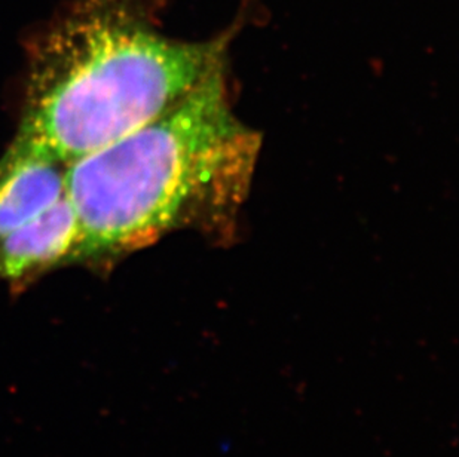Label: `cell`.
<instances>
[{"label":"cell","mask_w":459,"mask_h":457,"mask_svg":"<svg viewBox=\"0 0 459 457\" xmlns=\"http://www.w3.org/2000/svg\"><path fill=\"white\" fill-rule=\"evenodd\" d=\"M260 138L235 116L223 67L173 108L67 165L78 262H103L180 228L223 232L246 203Z\"/></svg>","instance_id":"1"},{"label":"cell","mask_w":459,"mask_h":457,"mask_svg":"<svg viewBox=\"0 0 459 457\" xmlns=\"http://www.w3.org/2000/svg\"><path fill=\"white\" fill-rule=\"evenodd\" d=\"M225 51L156 33L131 0H74L33 44L13 142L72 164L173 108Z\"/></svg>","instance_id":"2"},{"label":"cell","mask_w":459,"mask_h":457,"mask_svg":"<svg viewBox=\"0 0 459 457\" xmlns=\"http://www.w3.org/2000/svg\"><path fill=\"white\" fill-rule=\"evenodd\" d=\"M81 228L65 194L0 241V278L22 284L60 264L76 263Z\"/></svg>","instance_id":"3"},{"label":"cell","mask_w":459,"mask_h":457,"mask_svg":"<svg viewBox=\"0 0 459 457\" xmlns=\"http://www.w3.org/2000/svg\"><path fill=\"white\" fill-rule=\"evenodd\" d=\"M67 164L13 142L0 160V241L65 194Z\"/></svg>","instance_id":"4"}]
</instances>
